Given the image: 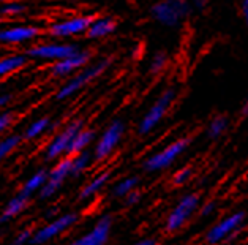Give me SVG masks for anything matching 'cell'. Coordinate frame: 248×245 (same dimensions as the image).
<instances>
[{"label":"cell","mask_w":248,"mask_h":245,"mask_svg":"<svg viewBox=\"0 0 248 245\" xmlns=\"http://www.w3.org/2000/svg\"><path fill=\"white\" fill-rule=\"evenodd\" d=\"M111 65H112V57L100 59L93 64L90 62L79 71H76L75 75H71L68 81L60 85L56 92V95H54V100L65 101V100H68V98L75 97L76 94H79L82 89H86L89 84H92L95 79H98Z\"/></svg>","instance_id":"cell-1"},{"label":"cell","mask_w":248,"mask_h":245,"mask_svg":"<svg viewBox=\"0 0 248 245\" xmlns=\"http://www.w3.org/2000/svg\"><path fill=\"white\" fill-rule=\"evenodd\" d=\"M245 225H247V212L244 209L234 211L231 213H228V215L218 218L214 225L209 226V229L204 234V244L205 245L229 244L245 231Z\"/></svg>","instance_id":"cell-2"},{"label":"cell","mask_w":248,"mask_h":245,"mask_svg":"<svg viewBox=\"0 0 248 245\" xmlns=\"http://www.w3.org/2000/svg\"><path fill=\"white\" fill-rule=\"evenodd\" d=\"M193 143L191 136H180L166 144L163 149L154 152L152 155L144 158L142 162V171L147 174H158L163 173L172 166V164L182 157L186 150L190 149Z\"/></svg>","instance_id":"cell-3"},{"label":"cell","mask_w":248,"mask_h":245,"mask_svg":"<svg viewBox=\"0 0 248 245\" xmlns=\"http://www.w3.org/2000/svg\"><path fill=\"white\" fill-rule=\"evenodd\" d=\"M188 0H158L150 7V17L166 29H177L191 16Z\"/></svg>","instance_id":"cell-4"},{"label":"cell","mask_w":248,"mask_h":245,"mask_svg":"<svg viewBox=\"0 0 248 245\" xmlns=\"http://www.w3.org/2000/svg\"><path fill=\"white\" fill-rule=\"evenodd\" d=\"M126 133V124L124 119H112L106 128L95 139L93 149L90 150L93 157V163H105L116 154L120 143Z\"/></svg>","instance_id":"cell-5"},{"label":"cell","mask_w":248,"mask_h":245,"mask_svg":"<svg viewBox=\"0 0 248 245\" xmlns=\"http://www.w3.org/2000/svg\"><path fill=\"white\" fill-rule=\"evenodd\" d=\"M199 204H201V195L196 192H188L180 196L165 220V231L168 234H177L179 231H182L196 215Z\"/></svg>","instance_id":"cell-6"},{"label":"cell","mask_w":248,"mask_h":245,"mask_svg":"<svg viewBox=\"0 0 248 245\" xmlns=\"http://www.w3.org/2000/svg\"><path fill=\"white\" fill-rule=\"evenodd\" d=\"M79 222V213L71 211L57 213L56 217L47 220V223H43L38 228H33V236L30 245H46L54 242L56 239L62 237L68 231H71Z\"/></svg>","instance_id":"cell-7"},{"label":"cell","mask_w":248,"mask_h":245,"mask_svg":"<svg viewBox=\"0 0 248 245\" xmlns=\"http://www.w3.org/2000/svg\"><path fill=\"white\" fill-rule=\"evenodd\" d=\"M177 98V89L175 87H166L161 94L155 98V101L150 105V108L142 115L138 124V134L139 136H147L156 127H158L165 117L168 115L169 109L172 108Z\"/></svg>","instance_id":"cell-8"},{"label":"cell","mask_w":248,"mask_h":245,"mask_svg":"<svg viewBox=\"0 0 248 245\" xmlns=\"http://www.w3.org/2000/svg\"><path fill=\"white\" fill-rule=\"evenodd\" d=\"M84 127V119H71L70 122L60 128L59 131L54 133V136L47 141V144L43 149V158L47 163H54L56 160L62 157H66L68 154V147L71 144V139L75 138V134Z\"/></svg>","instance_id":"cell-9"},{"label":"cell","mask_w":248,"mask_h":245,"mask_svg":"<svg viewBox=\"0 0 248 245\" xmlns=\"http://www.w3.org/2000/svg\"><path fill=\"white\" fill-rule=\"evenodd\" d=\"M45 35V27L40 24L19 22L0 27V46H29L37 43Z\"/></svg>","instance_id":"cell-10"},{"label":"cell","mask_w":248,"mask_h":245,"mask_svg":"<svg viewBox=\"0 0 248 245\" xmlns=\"http://www.w3.org/2000/svg\"><path fill=\"white\" fill-rule=\"evenodd\" d=\"M81 46L78 43H62V41H41L33 43L26 48L24 54L29 60H46V62H57L71 56Z\"/></svg>","instance_id":"cell-11"},{"label":"cell","mask_w":248,"mask_h":245,"mask_svg":"<svg viewBox=\"0 0 248 245\" xmlns=\"http://www.w3.org/2000/svg\"><path fill=\"white\" fill-rule=\"evenodd\" d=\"M112 228H114L112 213L109 212L101 213L100 217H96V220L89 229L75 236L66 245H108L111 241Z\"/></svg>","instance_id":"cell-12"},{"label":"cell","mask_w":248,"mask_h":245,"mask_svg":"<svg viewBox=\"0 0 248 245\" xmlns=\"http://www.w3.org/2000/svg\"><path fill=\"white\" fill-rule=\"evenodd\" d=\"M70 163L71 157H62L52 163V166L47 169V179L45 185L41 187L37 198L40 201H49L63 188L65 182L70 179Z\"/></svg>","instance_id":"cell-13"},{"label":"cell","mask_w":248,"mask_h":245,"mask_svg":"<svg viewBox=\"0 0 248 245\" xmlns=\"http://www.w3.org/2000/svg\"><path fill=\"white\" fill-rule=\"evenodd\" d=\"M93 16L81 15L71 16L66 19H57L45 27V35L49 38H75V36H84L86 30L89 29Z\"/></svg>","instance_id":"cell-14"},{"label":"cell","mask_w":248,"mask_h":245,"mask_svg":"<svg viewBox=\"0 0 248 245\" xmlns=\"http://www.w3.org/2000/svg\"><path fill=\"white\" fill-rule=\"evenodd\" d=\"M93 59V51L92 49L81 48L76 52H73L71 56L65 57L62 60H57L49 65L47 73L51 78H66L75 75L76 71H79L86 65H89Z\"/></svg>","instance_id":"cell-15"},{"label":"cell","mask_w":248,"mask_h":245,"mask_svg":"<svg viewBox=\"0 0 248 245\" xmlns=\"http://www.w3.org/2000/svg\"><path fill=\"white\" fill-rule=\"evenodd\" d=\"M111 179H112L111 169H103L100 173H96L81 187L79 193H78V199H79L81 203H87V201L96 198V196L106 188V185L111 182Z\"/></svg>","instance_id":"cell-16"},{"label":"cell","mask_w":248,"mask_h":245,"mask_svg":"<svg viewBox=\"0 0 248 245\" xmlns=\"http://www.w3.org/2000/svg\"><path fill=\"white\" fill-rule=\"evenodd\" d=\"M30 203H32V199L19 192L15 196H11L2 207V211H0V225H7L10 222H13V220H16L17 217H21L22 213L29 209Z\"/></svg>","instance_id":"cell-17"},{"label":"cell","mask_w":248,"mask_h":245,"mask_svg":"<svg viewBox=\"0 0 248 245\" xmlns=\"http://www.w3.org/2000/svg\"><path fill=\"white\" fill-rule=\"evenodd\" d=\"M117 21L111 16H103V17H93L92 22H90L89 29L86 30V36L90 41H96V40H103L106 36L112 35L117 30Z\"/></svg>","instance_id":"cell-18"},{"label":"cell","mask_w":248,"mask_h":245,"mask_svg":"<svg viewBox=\"0 0 248 245\" xmlns=\"http://www.w3.org/2000/svg\"><path fill=\"white\" fill-rule=\"evenodd\" d=\"M56 125L57 124L54 122L51 115H41V117L32 120L26 128H24V131L21 134L22 141H37L38 138L54 131Z\"/></svg>","instance_id":"cell-19"},{"label":"cell","mask_w":248,"mask_h":245,"mask_svg":"<svg viewBox=\"0 0 248 245\" xmlns=\"http://www.w3.org/2000/svg\"><path fill=\"white\" fill-rule=\"evenodd\" d=\"M96 139V130L93 127H86L84 125L79 131L75 134V138L71 139V144L68 147V157L75 155V154H79V152L84 150H89L90 147L93 146Z\"/></svg>","instance_id":"cell-20"},{"label":"cell","mask_w":248,"mask_h":245,"mask_svg":"<svg viewBox=\"0 0 248 245\" xmlns=\"http://www.w3.org/2000/svg\"><path fill=\"white\" fill-rule=\"evenodd\" d=\"M46 179H47V168H38L22 182V185L19 187L17 192L26 195L30 199L37 198V195L40 193L41 187L45 185Z\"/></svg>","instance_id":"cell-21"},{"label":"cell","mask_w":248,"mask_h":245,"mask_svg":"<svg viewBox=\"0 0 248 245\" xmlns=\"http://www.w3.org/2000/svg\"><path fill=\"white\" fill-rule=\"evenodd\" d=\"M27 64H29V59L24 52L8 54V56L0 57V79L22 70L24 66H27Z\"/></svg>","instance_id":"cell-22"},{"label":"cell","mask_w":248,"mask_h":245,"mask_svg":"<svg viewBox=\"0 0 248 245\" xmlns=\"http://www.w3.org/2000/svg\"><path fill=\"white\" fill-rule=\"evenodd\" d=\"M93 166V157L90 150H84L79 154L71 155L70 163V177L71 179H78L87 173V171Z\"/></svg>","instance_id":"cell-23"},{"label":"cell","mask_w":248,"mask_h":245,"mask_svg":"<svg viewBox=\"0 0 248 245\" xmlns=\"http://www.w3.org/2000/svg\"><path fill=\"white\" fill-rule=\"evenodd\" d=\"M228 128H229V117L228 115L217 114L209 120L207 128H205V136H207L210 141H217L221 136H225Z\"/></svg>","instance_id":"cell-24"},{"label":"cell","mask_w":248,"mask_h":245,"mask_svg":"<svg viewBox=\"0 0 248 245\" xmlns=\"http://www.w3.org/2000/svg\"><path fill=\"white\" fill-rule=\"evenodd\" d=\"M139 183H141V179H139V176H125V177H122V179H119L112 185V188H111L112 198L124 199L130 192L139 188Z\"/></svg>","instance_id":"cell-25"},{"label":"cell","mask_w":248,"mask_h":245,"mask_svg":"<svg viewBox=\"0 0 248 245\" xmlns=\"http://www.w3.org/2000/svg\"><path fill=\"white\" fill-rule=\"evenodd\" d=\"M22 144V136L19 133H8L0 136V164L8 157H11Z\"/></svg>","instance_id":"cell-26"},{"label":"cell","mask_w":248,"mask_h":245,"mask_svg":"<svg viewBox=\"0 0 248 245\" xmlns=\"http://www.w3.org/2000/svg\"><path fill=\"white\" fill-rule=\"evenodd\" d=\"M27 10V3L19 2V0L0 3V17H3V19H15V17H21L26 15Z\"/></svg>","instance_id":"cell-27"},{"label":"cell","mask_w":248,"mask_h":245,"mask_svg":"<svg viewBox=\"0 0 248 245\" xmlns=\"http://www.w3.org/2000/svg\"><path fill=\"white\" fill-rule=\"evenodd\" d=\"M169 64V56L168 52L165 51H156L152 59H150V64H149V73L152 76H156V75H161L163 71L166 70V66Z\"/></svg>","instance_id":"cell-28"},{"label":"cell","mask_w":248,"mask_h":245,"mask_svg":"<svg viewBox=\"0 0 248 245\" xmlns=\"http://www.w3.org/2000/svg\"><path fill=\"white\" fill-rule=\"evenodd\" d=\"M193 174H195V169H193V166H182V168L175 169L172 173V176H171V185L184 187L185 183H188L193 179Z\"/></svg>","instance_id":"cell-29"},{"label":"cell","mask_w":248,"mask_h":245,"mask_svg":"<svg viewBox=\"0 0 248 245\" xmlns=\"http://www.w3.org/2000/svg\"><path fill=\"white\" fill-rule=\"evenodd\" d=\"M17 120V114L13 109H2L0 111V136H3V134H7L11 127L16 124Z\"/></svg>","instance_id":"cell-30"},{"label":"cell","mask_w":248,"mask_h":245,"mask_svg":"<svg viewBox=\"0 0 248 245\" xmlns=\"http://www.w3.org/2000/svg\"><path fill=\"white\" fill-rule=\"evenodd\" d=\"M33 236V228L32 226H24L16 232L11 239V245H30Z\"/></svg>","instance_id":"cell-31"},{"label":"cell","mask_w":248,"mask_h":245,"mask_svg":"<svg viewBox=\"0 0 248 245\" xmlns=\"http://www.w3.org/2000/svg\"><path fill=\"white\" fill-rule=\"evenodd\" d=\"M217 209H218V204H217L215 201H205V203L201 201V204H199L196 213L199 215V218L204 220V218H210L217 212Z\"/></svg>","instance_id":"cell-32"},{"label":"cell","mask_w":248,"mask_h":245,"mask_svg":"<svg viewBox=\"0 0 248 245\" xmlns=\"http://www.w3.org/2000/svg\"><path fill=\"white\" fill-rule=\"evenodd\" d=\"M141 199H142V192L139 188H136L125 196L124 203H125V206H136V204L141 203Z\"/></svg>","instance_id":"cell-33"},{"label":"cell","mask_w":248,"mask_h":245,"mask_svg":"<svg viewBox=\"0 0 248 245\" xmlns=\"http://www.w3.org/2000/svg\"><path fill=\"white\" fill-rule=\"evenodd\" d=\"M190 2V7L191 10H196V11H204L207 10L210 0H188Z\"/></svg>","instance_id":"cell-34"},{"label":"cell","mask_w":248,"mask_h":245,"mask_svg":"<svg viewBox=\"0 0 248 245\" xmlns=\"http://www.w3.org/2000/svg\"><path fill=\"white\" fill-rule=\"evenodd\" d=\"M13 98H15L13 94H0V111L8 108L11 105V101H13Z\"/></svg>","instance_id":"cell-35"},{"label":"cell","mask_w":248,"mask_h":245,"mask_svg":"<svg viewBox=\"0 0 248 245\" xmlns=\"http://www.w3.org/2000/svg\"><path fill=\"white\" fill-rule=\"evenodd\" d=\"M131 245H160V242L155 237H142L138 239L136 242H133Z\"/></svg>","instance_id":"cell-36"},{"label":"cell","mask_w":248,"mask_h":245,"mask_svg":"<svg viewBox=\"0 0 248 245\" xmlns=\"http://www.w3.org/2000/svg\"><path fill=\"white\" fill-rule=\"evenodd\" d=\"M239 13L242 16V19L247 21V17H248V0H240V3H239Z\"/></svg>","instance_id":"cell-37"},{"label":"cell","mask_w":248,"mask_h":245,"mask_svg":"<svg viewBox=\"0 0 248 245\" xmlns=\"http://www.w3.org/2000/svg\"><path fill=\"white\" fill-rule=\"evenodd\" d=\"M7 2H13V0H0V3H7Z\"/></svg>","instance_id":"cell-38"}]
</instances>
